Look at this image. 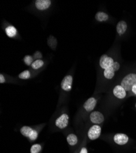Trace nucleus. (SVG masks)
Here are the masks:
<instances>
[{
	"mask_svg": "<svg viewBox=\"0 0 136 153\" xmlns=\"http://www.w3.org/2000/svg\"><path fill=\"white\" fill-rule=\"evenodd\" d=\"M31 76V73L28 70H25L18 75V77L22 80L29 79Z\"/></svg>",
	"mask_w": 136,
	"mask_h": 153,
	"instance_id": "obj_19",
	"label": "nucleus"
},
{
	"mask_svg": "<svg viewBox=\"0 0 136 153\" xmlns=\"http://www.w3.org/2000/svg\"><path fill=\"white\" fill-rule=\"evenodd\" d=\"M113 94L118 99H122L126 96V91L121 85H117L113 90Z\"/></svg>",
	"mask_w": 136,
	"mask_h": 153,
	"instance_id": "obj_8",
	"label": "nucleus"
},
{
	"mask_svg": "<svg viewBox=\"0 0 136 153\" xmlns=\"http://www.w3.org/2000/svg\"><path fill=\"white\" fill-rule=\"evenodd\" d=\"M127 24L126 21H120L117 25V31L119 35H123L127 29Z\"/></svg>",
	"mask_w": 136,
	"mask_h": 153,
	"instance_id": "obj_12",
	"label": "nucleus"
},
{
	"mask_svg": "<svg viewBox=\"0 0 136 153\" xmlns=\"http://www.w3.org/2000/svg\"><path fill=\"white\" fill-rule=\"evenodd\" d=\"M115 143L119 145H123L128 143L129 138L128 135L124 134H117L114 137Z\"/></svg>",
	"mask_w": 136,
	"mask_h": 153,
	"instance_id": "obj_10",
	"label": "nucleus"
},
{
	"mask_svg": "<svg viewBox=\"0 0 136 153\" xmlns=\"http://www.w3.org/2000/svg\"><path fill=\"white\" fill-rule=\"evenodd\" d=\"M114 61L111 57H108L107 54H103L99 59V65L100 67L103 69H106L114 64Z\"/></svg>",
	"mask_w": 136,
	"mask_h": 153,
	"instance_id": "obj_3",
	"label": "nucleus"
},
{
	"mask_svg": "<svg viewBox=\"0 0 136 153\" xmlns=\"http://www.w3.org/2000/svg\"><path fill=\"white\" fill-rule=\"evenodd\" d=\"M23 61L25 62V63L29 66V65H31L33 63V58L32 56L31 55H26L23 59Z\"/></svg>",
	"mask_w": 136,
	"mask_h": 153,
	"instance_id": "obj_21",
	"label": "nucleus"
},
{
	"mask_svg": "<svg viewBox=\"0 0 136 153\" xmlns=\"http://www.w3.org/2000/svg\"><path fill=\"white\" fill-rule=\"evenodd\" d=\"M112 66H113V68H114V69H115L116 72H117L119 70V69L120 68V65L118 62H114V64L112 65Z\"/></svg>",
	"mask_w": 136,
	"mask_h": 153,
	"instance_id": "obj_23",
	"label": "nucleus"
},
{
	"mask_svg": "<svg viewBox=\"0 0 136 153\" xmlns=\"http://www.w3.org/2000/svg\"><path fill=\"white\" fill-rule=\"evenodd\" d=\"M48 44L52 50H55L58 44L57 39L53 36H50L48 39Z\"/></svg>",
	"mask_w": 136,
	"mask_h": 153,
	"instance_id": "obj_17",
	"label": "nucleus"
},
{
	"mask_svg": "<svg viewBox=\"0 0 136 153\" xmlns=\"http://www.w3.org/2000/svg\"><path fill=\"white\" fill-rule=\"evenodd\" d=\"M131 91L136 96V85H134L131 89Z\"/></svg>",
	"mask_w": 136,
	"mask_h": 153,
	"instance_id": "obj_26",
	"label": "nucleus"
},
{
	"mask_svg": "<svg viewBox=\"0 0 136 153\" xmlns=\"http://www.w3.org/2000/svg\"><path fill=\"white\" fill-rule=\"evenodd\" d=\"M69 115L66 113H64L56 120L55 124L58 128L61 129H65L67 127L68 124H69Z\"/></svg>",
	"mask_w": 136,
	"mask_h": 153,
	"instance_id": "obj_5",
	"label": "nucleus"
},
{
	"mask_svg": "<svg viewBox=\"0 0 136 153\" xmlns=\"http://www.w3.org/2000/svg\"><path fill=\"white\" fill-rule=\"evenodd\" d=\"M42 150V146L40 144L33 145L31 148V153H39Z\"/></svg>",
	"mask_w": 136,
	"mask_h": 153,
	"instance_id": "obj_20",
	"label": "nucleus"
},
{
	"mask_svg": "<svg viewBox=\"0 0 136 153\" xmlns=\"http://www.w3.org/2000/svg\"><path fill=\"white\" fill-rule=\"evenodd\" d=\"M90 119L92 123L95 124H101L105 121V118L103 115L101 113L95 111L91 113L90 115Z\"/></svg>",
	"mask_w": 136,
	"mask_h": 153,
	"instance_id": "obj_7",
	"label": "nucleus"
},
{
	"mask_svg": "<svg viewBox=\"0 0 136 153\" xmlns=\"http://www.w3.org/2000/svg\"><path fill=\"white\" fill-rule=\"evenodd\" d=\"M21 134L31 140H36L39 135L37 131L29 126H23L20 129Z\"/></svg>",
	"mask_w": 136,
	"mask_h": 153,
	"instance_id": "obj_2",
	"label": "nucleus"
},
{
	"mask_svg": "<svg viewBox=\"0 0 136 153\" xmlns=\"http://www.w3.org/2000/svg\"><path fill=\"white\" fill-rule=\"evenodd\" d=\"M67 141L70 146H75L77 144L78 140V137L75 134H70L67 137Z\"/></svg>",
	"mask_w": 136,
	"mask_h": 153,
	"instance_id": "obj_15",
	"label": "nucleus"
},
{
	"mask_svg": "<svg viewBox=\"0 0 136 153\" xmlns=\"http://www.w3.org/2000/svg\"><path fill=\"white\" fill-rule=\"evenodd\" d=\"M51 4L50 0H37L35 1L36 7L39 10L48 9Z\"/></svg>",
	"mask_w": 136,
	"mask_h": 153,
	"instance_id": "obj_9",
	"label": "nucleus"
},
{
	"mask_svg": "<svg viewBox=\"0 0 136 153\" xmlns=\"http://www.w3.org/2000/svg\"><path fill=\"white\" fill-rule=\"evenodd\" d=\"M101 128L98 125H94L88 131V137L90 140H94L97 139L101 135Z\"/></svg>",
	"mask_w": 136,
	"mask_h": 153,
	"instance_id": "obj_4",
	"label": "nucleus"
},
{
	"mask_svg": "<svg viewBox=\"0 0 136 153\" xmlns=\"http://www.w3.org/2000/svg\"><path fill=\"white\" fill-rule=\"evenodd\" d=\"M87 152H88L87 149L86 148H82L80 152H79V153H87Z\"/></svg>",
	"mask_w": 136,
	"mask_h": 153,
	"instance_id": "obj_25",
	"label": "nucleus"
},
{
	"mask_svg": "<svg viewBox=\"0 0 136 153\" xmlns=\"http://www.w3.org/2000/svg\"><path fill=\"white\" fill-rule=\"evenodd\" d=\"M6 33L7 36L9 38H14L16 36L17 33V31L15 27L14 26H8L5 29Z\"/></svg>",
	"mask_w": 136,
	"mask_h": 153,
	"instance_id": "obj_14",
	"label": "nucleus"
},
{
	"mask_svg": "<svg viewBox=\"0 0 136 153\" xmlns=\"http://www.w3.org/2000/svg\"><path fill=\"white\" fill-rule=\"evenodd\" d=\"M5 82V78L3 74H0V83H4Z\"/></svg>",
	"mask_w": 136,
	"mask_h": 153,
	"instance_id": "obj_24",
	"label": "nucleus"
},
{
	"mask_svg": "<svg viewBox=\"0 0 136 153\" xmlns=\"http://www.w3.org/2000/svg\"><path fill=\"white\" fill-rule=\"evenodd\" d=\"M97 101L94 97H90L88 99L83 105V107L87 112H92L95 108Z\"/></svg>",
	"mask_w": 136,
	"mask_h": 153,
	"instance_id": "obj_11",
	"label": "nucleus"
},
{
	"mask_svg": "<svg viewBox=\"0 0 136 153\" xmlns=\"http://www.w3.org/2000/svg\"><path fill=\"white\" fill-rule=\"evenodd\" d=\"M109 18V16L108 15L103 12H98L97 13V14L95 15V19L101 22V21H105L106 20H107Z\"/></svg>",
	"mask_w": 136,
	"mask_h": 153,
	"instance_id": "obj_16",
	"label": "nucleus"
},
{
	"mask_svg": "<svg viewBox=\"0 0 136 153\" xmlns=\"http://www.w3.org/2000/svg\"><path fill=\"white\" fill-rule=\"evenodd\" d=\"M73 77L72 75H68L65 76L61 82V88L65 91H70L72 88Z\"/></svg>",
	"mask_w": 136,
	"mask_h": 153,
	"instance_id": "obj_6",
	"label": "nucleus"
},
{
	"mask_svg": "<svg viewBox=\"0 0 136 153\" xmlns=\"http://www.w3.org/2000/svg\"><path fill=\"white\" fill-rule=\"evenodd\" d=\"M135 85H136L135 74H128L123 79L121 82V85L126 90V91H131L133 86Z\"/></svg>",
	"mask_w": 136,
	"mask_h": 153,
	"instance_id": "obj_1",
	"label": "nucleus"
},
{
	"mask_svg": "<svg viewBox=\"0 0 136 153\" xmlns=\"http://www.w3.org/2000/svg\"><path fill=\"white\" fill-rule=\"evenodd\" d=\"M115 69L113 68V66L112 65L111 67L105 69L104 71V76L107 79H112L114 77V75H115Z\"/></svg>",
	"mask_w": 136,
	"mask_h": 153,
	"instance_id": "obj_13",
	"label": "nucleus"
},
{
	"mask_svg": "<svg viewBox=\"0 0 136 153\" xmlns=\"http://www.w3.org/2000/svg\"><path fill=\"white\" fill-rule=\"evenodd\" d=\"M43 64H44L43 61H42V60H36L33 62L31 66L33 69L37 70L41 68L43 65Z\"/></svg>",
	"mask_w": 136,
	"mask_h": 153,
	"instance_id": "obj_18",
	"label": "nucleus"
},
{
	"mask_svg": "<svg viewBox=\"0 0 136 153\" xmlns=\"http://www.w3.org/2000/svg\"><path fill=\"white\" fill-rule=\"evenodd\" d=\"M34 57L36 60H40L42 58V54L39 51H37L34 54Z\"/></svg>",
	"mask_w": 136,
	"mask_h": 153,
	"instance_id": "obj_22",
	"label": "nucleus"
}]
</instances>
